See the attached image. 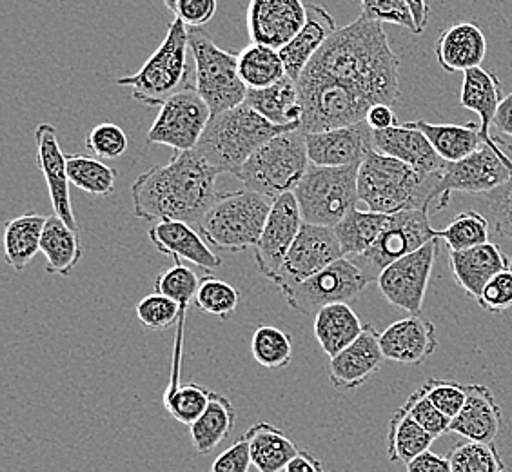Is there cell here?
Returning <instances> with one entry per match:
<instances>
[{
	"mask_svg": "<svg viewBox=\"0 0 512 472\" xmlns=\"http://www.w3.org/2000/svg\"><path fill=\"white\" fill-rule=\"evenodd\" d=\"M304 73L335 80L373 106H393L400 97V59L382 22L364 15L336 31Z\"/></svg>",
	"mask_w": 512,
	"mask_h": 472,
	"instance_id": "obj_1",
	"label": "cell"
},
{
	"mask_svg": "<svg viewBox=\"0 0 512 472\" xmlns=\"http://www.w3.org/2000/svg\"><path fill=\"white\" fill-rule=\"evenodd\" d=\"M218 171L197 151L175 153L168 164L153 166L131 184L135 217L146 222H186L198 226L220 197Z\"/></svg>",
	"mask_w": 512,
	"mask_h": 472,
	"instance_id": "obj_2",
	"label": "cell"
},
{
	"mask_svg": "<svg viewBox=\"0 0 512 472\" xmlns=\"http://www.w3.org/2000/svg\"><path fill=\"white\" fill-rule=\"evenodd\" d=\"M440 177L425 175L396 158L373 151L358 173V198L369 211L396 215L402 211H442L449 200L440 195Z\"/></svg>",
	"mask_w": 512,
	"mask_h": 472,
	"instance_id": "obj_3",
	"label": "cell"
},
{
	"mask_svg": "<svg viewBox=\"0 0 512 472\" xmlns=\"http://www.w3.org/2000/svg\"><path fill=\"white\" fill-rule=\"evenodd\" d=\"M293 129L298 126H275L255 109L242 104L213 115L195 151L220 175H237L258 149Z\"/></svg>",
	"mask_w": 512,
	"mask_h": 472,
	"instance_id": "obj_4",
	"label": "cell"
},
{
	"mask_svg": "<svg viewBox=\"0 0 512 472\" xmlns=\"http://www.w3.org/2000/svg\"><path fill=\"white\" fill-rule=\"evenodd\" d=\"M271 206L273 202L247 187L220 193L217 202L198 222V233L218 251L240 253L255 249Z\"/></svg>",
	"mask_w": 512,
	"mask_h": 472,
	"instance_id": "obj_5",
	"label": "cell"
},
{
	"mask_svg": "<svg viewBox=\"0 0 512 472\" xmlns=\"http://www.w3.org/2000/svg\"><path fill=\"white\" fill-rule=\"evenodd\" d=\"M309 168L306 133L298 128L269 140L238 169L235 177L247 189L275 202L276 198L293 193Z\"/></svg>",
	"mask_w": 512,
	"mask_h": 472,
	"instance_id": "obj_6",
	"label": "cell"
},
{
	"mask_svg": "<svg viewBox=\"0 0 512 472\" xmlns=\"http://www.w3.org/2000/svg\"><path fill=\"white\" fill-rule=\"evenodd\" d=\"M189 28L180 19L169 22L166 39L135 75L117 80L131 88L133 99L148 108H160L169 97L188 88Z\"/></svg>",
	"mask_w": 512,
	"mask_h": 472,
	"instance_id": "obj_7",
	"label": "cell"
},
{
	"mask_svg": "<svg viewBox=\"0 0 512 472\" xmlns=\"http://www.w3.org/2000/svg\"><path fill=\"white\" fill-rule=\"evenodd\" d=\"M360 166L362 164L344 168H309L306 177L300 180V184L293 191L306 224L336 227L355 209L360 202Z\"/></svg>",
	"mask_w": 512,
	"mask_h": 472,
	"instance_id": "obj_8",
	"label": "cell"
},
{
	"mask_svg": "<svg viewBox=\"0 0 512 472\" xmlns=\"http://www.w3.org/2000/svg\"><path fill=\"white\" fill-rule=\"evenodd\" d=\"M189 48L195 59V89L213 115L246 102L247 86L240 79L238 55L218 48L202 30H189Z\"/></svg>",
	"mask_w": 512,
	"mask_h": 472,
	"instance_id": "obj_9",
	"label": "cell"
},
{
	"mask_svg": "<svg viewBox=\"0 0 512 472\" xmlns=\"http://www.w3.org/2000/svg\"><path fill=\"white\" fill-rule=\"evenodd\" d=\"M298 84L304 133H320L364 122L373 104L335 80L302 75Z\"/></svg>",
	"mask_w": 512,
	"mask_h": 472,
	"instance_id": "obj_10",
	"label": "cell"
},
{
	"mask_svg": "<svg viewBox=\"0 0 512 472\" xmlns=\"http://www.w3.org/2000/svg\"><path fill=\"white\" fill-rule=\"evenodd\" d=\"M369 284V278L353 260L340 258L304 282L280 289V293L286 298L287 305L298 313L315 316L325 305L353 302Z\"/></svg>",
	"mask_w": 512,
	"mask_h": 472,
	"instance_id": "obj_11",
	"label": "cell"
},
{
	"mask_svg": "<svg viewBox=\"0 0 512 472\" xmlns=\"http://www.w3.org/2000/svg\"><path fill=\"white\" fill-rule=\"evenodd\" d=\"M213 117L211 109L198 95L195 86H188L169 97L149 128L148 146H168L175 153L193 151Z\"/></svg>",
	"mask_w": 512,
	"mask_h": 472,
	"instance_id": "obj_12",
	"label": "cell"
},
{
	"mask_svg": "<svg viewBox=\"0 0 512 472\" xmlns=\"http://www.w3.org/2000/svg\"><path fill=\"white\" fill-rule=\"evenodd\" d=\"M434 240V227L431 226V209L402 211L389 218L384 233L378 236L375 246L353 262L362 269L369 282H376L385 267L396 260L411 255L420 247Z\"/></svg>",
	"mask_w": 512,
	"mask_h": 472,
	"instance_id": "obj_13",
	"label": "cell"
},
{
	"mask_svg": "<svg viewBox=\"0 0 512 472\" xmlns=\"http://www.w3.org/2000/svg\"><path fill=\"white\" fill-rule=\"evenodd\" d=\"M440 240L434 238L411 255L404 256L385 267L376 284L385 300L405 313L418 316L424 307L425 293L433 273Z\"/></svg>",
	"mask_w": 512,
	"mask_h": 472,
	"instance_id": "obj_14",
	"label": "cell"
},
{
	"mask_svg": "<svg viewBox=\"0 0 512 472\" xmlns=\"http://www.w3.org/2000/svg\"><path fill=\"white\" fill-rule=\"evenodd\" d=\"M512 178V153L491 146L474 151L473 155L460 162L447 164L440 177V195L451 198L453 191L487 195L494 189L507 184Z\"/></svg>",
	"mask_w": 512,
	"mask_h": 472,
	"instance_id": "obj_15",
	"label": "cell"
},
{
	"mask_svg": "<svg viewBox=\"0 0 512 472\" xmlns=\"http://www.w3.org/2000/svg\"><path fill=\"white\" fill-rule=\"evenodd\" d=\"M340 258H344V253L335 227L315 226L304 222L273 284L280 291L291 284L304 282L306 278L320 273Z\"/></svg>",
	"mask_w": 512,
	"mask_h": 472,
	"instance_id": "obj_16",
	"label": "cell"
},
{
	"mask_svg": "<svg viewBox=\"0 0 512 472\" xmlns=\"http://www.w3.org/2000/svg\"><path fill=\"white\" fill-rule=\"evenodd\" d=\"M304 226V218L293 193L276 198L269 211L266 227L255 249V262L258 271L275 280L284 266L289 249Z\"/></svg>",
	"mask_w": 512,
	"mask_h": 472,
	"instance_id": "obj_17",
	"label": "cell"
},
{
	"mask_svg": "<svg viewBox=\"0 0 512 472\" xmlns=\"http://www.w3.org/2000/svg\"><path fill=\"white\" fill-rule=\"evenodd\" d=\"M306 144L311 166L344 168L362 164L375 151V131L364 120L347 128L306 133Z\"/></svg>",
	"mask_w": 512,
	"mask_h": 472,
	"instance_id": "obj_18",
	"label": "cell"
},
{
	"mask_svg": "<svg viewBox=\"0 0 512 472\" xmlns=\"http://www.w3.org/2000/svg\"><path fill=\"white\" fill-rule=\"evenodd\" d=\"M307 6L302 0H251L247 28L255 44L282 50L304 28Z\"/></svg>",
	"mask_w": 512,
	"mask_h": 472,
	"instance_id": "obj_19",
	"label": "cell"
},
{
	"mask_svg": "<svg viewBox=\"0 0 512 472\" xmlns=\"http://www.w3.org/2000/svg\"><path fill=\"white\" fill-rule=\"evenodd\" d=\"M35 144H37L39 168L48 184L55 217L64 220L71 229L79 231L77 218L71 206V197H69L71 182L68 175V157L62 153L55 126L40 124L39 128L35 129Z\"/></svg>",
	"mask_w": 512,
	"mask_h": 472,
	"instance_id": "obj_20",
	"label": "cell"
},
{
	"mask_svg": "<svg viewBox=\"0 0 512 472\" xmlns=\"http://www.w3.org/2000/svg\"><path fill=\"white\" fill-rule=\"evenodd\" d=\"M380 333L367 324L353 344L329 360V380L336 389L351 391L364 385L384 364Z\"/></svg>",
	"mask_w": 512,
	"mask_h": 472,
	"instance_id": "obj_21",
	"label": "cell"
},
{
	"mask_svg": "<svg viewBox=\"0 0 512 472\" xmlns=\"http://www.w3.org/2000/svg\"><path fill=\"white\" fill-rule=\"evenodd\" d=\"M149 240L160 255L171 256L177 262L186 260L193 266L213 273L222 266V258L209 247L204 236L186 222H158L149 227Z\"/></svg>",
	"mask_w": 512,
	"mask_h": 472,
	"instance_id": "obj_22",
	"label": "cell"
},
{
	"mask_svg": "<svg viewBox=\"0 0 512 472\" xmlns=\"http://www.w3.org/2000/svg\"><path fill=\"white\" fill-rule=\"evenodd\" d=\"M380 347L385 360L405 365L424 364L438 347L436 327L420 316H407L380 333Z\"/></svg>",
	"mask_w": 512,
	"mask_h": 472,
	"instance_id": "obj_23",
	"label": "cell"
},
{
	"mask_svg": "<svg viewBox=\"0 0 512 472\" xmlns=\"http://www.w3.org/2000/svg\"><path fill=\"white\" fill-rule=\"evenodd\" d=\"M375 151L396 158L425 175H438L447 168V162L436 153L429 138L407 124L375 131Z\"/></svg>",
	"mask_w": 512,
	"mask_h": 472,
	"instance_id": "obj_24",
	"label": "cell"
},
{
	"mask_svg": "<svg viewBox=\"0 0 512 472\" xmlns=\"http://www.w3.org/2000/svg\"><path fill=\"white\" fill-rule=\"evenodd\" d=\"M503 88L500 79L493 71L483 68L469 69L463 73L462 91H460V104L463 108L478 113L480 126H482L485 144L493 149H505L512 153V146L503 140L491 135L494 118L503 100Z\"/></svg>",
	"mask_w": 512,
	"mask_h": 472,
	"instance_id": "obj_25",
	"label": "cell"
},
{
	"mask_svg": "<svg viewBox=\"0 0 512 472\" xmlns=\"http://www.w3.org/2000/svg\"><path fill=\"white\" fill-rule=\"evenodd\" d=\"M465 393L462 411L451 420V433L473 442L494 443L502 429V407L487 385L465 384Z\"/></svg>",
	"mask_w": 512,
	"mask_h": 472,
	"instance_id": "obj_26",
	"label": "cell"
},
{
	"mask_svg": "<svg viewBox=\"0 0 512 472\" xmlns=\"http://www.w3.org/2000/svg\"><path fill=\"white\" fill-rule=\"evenodd\" d=\"M449 266L456 282L473 298H480L494 276L511 266L502 247L494 242L471 247L465 251H449Z\"/></svg>",
	"mask_w": 512,
	"mask_h": 472,
	"instance_id": "obj_27",
	"label": "cell"
},
{
	"mask_svg": "<svg viewBox=\"0 0 512 472\" xmlns=\"http://www.w3.org/2000/svg\"><path fill=\"white\" fill-rule=\"evenodd\" d=\"M335 19L329 11L318 4H307V20L304 28L296 33L295 39L280 50V57L284 60L287 77L300 80L316 53L322 50L325 42L335 35Z\"/></svg>",
	"mask_w": 512,
	"mask_h": 472,
	"instance_id": "obj_28",
	"label": "cell"
},
{
	"mask_svg": "<svg viewBox=\"0 0 512 472\" xmlns=\"http://www.w3.org/2000/svg\"><path fill=\"white\" fill-rule=\"evenodd\" d=\"M434 55L440 68L447 73H465L469 69L482 68L487 55V40L473 22H458L440 33Z\"/></svg>",
	"mask_w": 512,
	"mask_h": 472,
	"instance_id": "obj_29",
	"label": "cell"
},
{
	"mask_svg": "<svg viewBox=\"0 0 512 472\" xmlns=\"http://www.w3.org/2000/svg\"><path fill=\"white\" fill-rule=\"evenodd\" d=\"M405 124L409 128L422 131L433 144L436 153L444 158L447 164L460 162L485 146L482 126L474 122L458 126V124H431L427 120H414Z\"/></svg>",
	"mask_w": 512,
	"mask_h": 472,
	"instance_id": "obj_30",
	"label": "cell"
},
{
	"mask_svg": "<svg viewBox=\"0 0 512 472\" xmlns=\"http://www.w3.org/2000/svg\"><path fill=\"white\" fill-rule=\"evenodd\" d=\"M275 126H298L302 122V102L296 80L291 77L264 89H247L246 102Z\"/></svg>",
	"mask_w": 512,
	"mask_h": 472,
	"instance_id": "obj_31",
	"label": "cell"
},
{
	"mask_svg": "<svg viewBox=\"0 0 512 472\" xmlns=\"http://www.w3.org/2000/svg\"><path fill=\"white\" fill-rule=\"evenodd\" d=\"M244 436L256 472H284L300 453L296 443L271 423H255Z\"/></svg>",
	"mask_w": 512,
	"mask_h": 472,
	"instance_id": "obj_32",
	"label": "cell"
},
{
	"mask_svg": "<svg viewBox=\"0 0 512 472\" xmlns=\"http://www.w3.org/2000/svg\"><path fill=\"white\" fill-rule=\"evenodd\" d=\"M365 325L349 304L325 305L315 315V336L329 358L355 342Z\"/></svg>",
	"mask_w": 512,
	"mask_h": 472,
	"instance_id": "obj_33",
	"label": "cell"
},
{
	"mask_svg": "<svg viewBox=\"0 0 512 472\" xmlns=\"http://www.w3.org/2000/svg\"><path fill=\"white\" fill-rule=\"evenodd\" d=\"M46 222L48 217H42L39 213H26L6 222L4 251L11 269L22 273L30 266L31 260L39 255Z\"/></svg>",
	"mask_w": 512,
	"mask_h": 472,
	"instance_id": "obj_34",
	"label": "cell"
},
{
	"mask_svg": "<svg viewBox=\"0 0 512 472\" xmlns=\"http://www.w3.org/2000/svg\"><path fill=\"white\" fill-rule=\"evenodd\" d=\"M40 251L46 256L48 266L46 271L50 275L69 276L75 267L79 266L84 249L80 244L79 231L60 220L59 217H50L44 227Z\"/></svg>",
	"mask_w": 512,
	"mask_h": 472,
	"instance_id": "obj_35",
	"label": "cell"
},
{
	"mask_svg": "<svg viewBox=\"0 0 512 472\" xmlns=\"http://www.w3.org/2000/svg\"><path fill=\"white\" fill-rule=\"evenodd\" d=\"M235 420H237V414L231 400L224 394L213 391L206 411L189 427L195 451L202 456L213 453L231 434L235 427Z\"/></svg>",
	"mask_w": 512,
	"mask_h": 472,
	"instance_id": "obj_36",
	"label": "cell"
},
{
	"mask_svg": "<svg viewBox=\"0 0 512 472\" xmlns=\"http://www.w3.org/2000/svg\"><path fill=\"white\" fill-rule=\"evenodd\" d=\"M391 215L376 213V211H362L355 207L347 217L335 227L336 235L342 246L344 258L355 260L358 256L364 255L375 246L378 236L384 233L385 227L389 224Z\"/></svg>",
	"mask_w": 512,
	"mask_h": 472,
	"instance_id": "obj_37",
	"label": "cell"
},
{
	"mask_svg": "<svg viewBox=\"0 0 512 472\" xmlns=\"http://www.w3.org/2000/svg\"><path fill=\"white\" fill-rule=\"evenodd\" d=\"M198 287H200V278L193 269L184 266L182 262H177L175 266L168 269L166 273L157 276L155 280V293L166 295L173 302H177L180 307V320H178V338L177 353H175V371L171 382L178 384L180 374H178V364H180V354H182V331H184V322H186V313L191 302L197 298Z\"/></svg>",
	"mask_w": 512,
	"mask_h": 472,
	"instance_id": "obj_38",
	"label": "cell"
},
{
	"mask_svg": "<svg viewBox=\"0 0 512 472\" xmlns=\"http://www.w3.org/2000/svg\"><path fill=\"white\" fill-rule=\"evenodd\" d=\"M433 434L427 433L420 423L411 418L404 407L396 409L389 422L387 433V456L393 463H411L416 456L429 451L433 445Z\"/></svg>",
	"mask_w": 512,
	"mask_h": 472,
	"instance_id": "obj_39",
	"label": "cell"
},
{
	"mask_svg": "<svg viewBox=\"0 0 512 472\" xmlns=\"http://www.w3.org/2000/svg\"><path fill=\"white\" fill-rule=\"evenodd\" d=\"M238 71L247 89L269 88L287 77L280 51L255 42L240 51Z\"/></svg>",
	"mask_w": 512,
	"mask_h": 472,
	"instance_id": "obj_40",
	"label": "cell"
},
{
	"mask_svg": "<svg viewBox=\"0 0 512 472\" xmlns=\"http://www.w3.org/2000/svg\"><path fill=\"white\" fill-rule=\"evenodd\" d=\"M69 182L93 197H109L115 193L119 171L97 158L68 157Z\"/></svg>",
	"mask_w": 512,
	"mask_h": 472,
	"instance_id": "obj_41",
	"label": "cell"
},
{
	"mask_svg": "<svg viewBox=\"0 0 512 472\" xmlns=\"http://www.w3.org/2000/svg\"><path fill=\"white\" fill-rule=\"evenodd\" d=\"M251 353L256 364L269 371H280L293 360V340L275 325H258L251 338Z\"/></svg>",
	"mask_w": 512,
	"mask_h": 472,
	"instance_id": "obj_42",
	"label": "cell"
},
{
	"mask_svg": "<svg viewBox=\"0 0 512 472\" xmlns=\"http://www.w3.org/2000/svg\"><path fill=\"white\" fill-rule=\"evenodd\" d=\"M491 236V222L489 218L483 217L478 211H463L458 217H454L449 226L436 231L434 238L444 240L449 251H465L471 247L482 246L489 242Z\"/></svg>",
	"mask_w": 512,
	"mask_h": 472,
	"instance_id": "obj_43",
	"label": "cell"
},
{
	"mask_svg": "<svg viewBox=\"0 0 512 472\" xmlns=\"http://www.w3.org/2000/svg\"><path fill=\"white\" fill-rule=\"evenodd\" d=\"M453 472H507L494 443L458 442L447 453Z\"/></svg>",
	"mask_w": 512,
	"mask_h": 472,
	"instance_id": "obj_44",
	"label": "cell"
},
{
	"mask_svg": "<svg viewBox=\"0 0 512 472\" xmlns=\"http://www.w3.org/2000/svg\"><path fill=\"white\" fill-rule=\"evenodd\" d=\"M211 393L213 391H209L202 385L180 384L175 389L166 391L164 407L178 423L191 427L206 411Z\"/></svg>",
	"mask_w": 512,
	"mask_h": 472,
	"instance_id": "obj_45",
	"label": "cell"
},
{
	"mask_svg": "<svg viewBox=\"0 0 512 472\" xmlns=\"http://www.w3.org/2000/svg\"><path fill=\"white\" fill-rule=\"evenodd\" d=\"M238 304H240V293L237 287L211 275L204 276L200 280L195 305L202 313L229 320L235 315Z\"/></svg>",
	"mask_w": 512,
	"mask_h": 472,
	"instance_id": "obj_46",
	"label": "cell"
},
{
	"mask_svg": "<svg viewBox=\"0 0 512 472\" xmlns=\"http://www.w3.org/2000/svg\"><path fill=\"white\" fill-rule=\"evenodd\" d=\"M402 407L411 414V418L424 427L427 433L433 434L434 438L451 433V420L429 400V396L425 394L422 387L416 389Z\"/></svg>",
	"mask_w": 512,
	"mask_h": 472,
	"instance_id": "obj_47",
	"label": "cell"
},
{
	"mask_svg": "<svg viewBox=\"0 0 512 472\" xmlns=\"http://www.w3.org/2000/svg\"><path fill=\"white\" fill-rule=\"evenodd\" d=\"M138 322L151 331H162L180 320V307L177 302L160 293L142 298L137 305Z\"/></svg>",
	"mask_w": 512,
	"mask_h": 472,
	"instance_id": "obj_48",
	"label": "cell"
},
{
	"mask_svg": "<svg viewBox=\"0 0 512 472\" xmlns=\"http://www.w3.org/2000/svg\"><path fill=\"white\" fill-rule=\"evenodd\" d=\"M362 2V15L376 22H389L402 26L414 35H420L418 26L414 22L413 11L405 0H360Z\"/></svg>",
	"mask_w": 512,
	"mask_h": 472,
	"instance_id": "obj_49",
	"label": "cell"
},
{
	"mask_svg": "<svg viewBox=\"0 0 512 472\" xmlns=\"http://www.w3.org/2000/svg\"><path fill=\"white\" fill-rule=\"evenodd\" d=\"M128 135L117 124L104 122L91 129L86 137V148L99 158H119L128 151Z\"/></svg>",
	"mask_w": 512,
	"mask_h": 472,
	"instance_id": "obj_50",
	"label": "cell"
},
{
	"mask_svg": "<svg viewBox=\"0 0 512 472\" xmlns=\"http://www.w3.org/2000/svg\"><path fill=\"white\" fill-rule=\"evenodd\" d=\"M485 202L494 233L512 246V178L507 184L487 193Z\"/></svg>",
	"mask_w": 512,
	"mask_h": 472,
	"instance_id": "obj_51",
	"label": "cell"
},
{
	"mask_svg": "<svg viewBox=\"0 0 512 472\" xmlns=\"http://www.w3.org/2000/svg\"><path fill=\"white\" fill-rule=\"evenodd\" d=\"M425 394L429 396V400L433 402L442 413L453 420L456 418L460 411H462L463 404H465V384H458L454 380H436V378H429L424 385H422Z\"/></svg>",
	"mask_w": 512,
	"mask_h": 472,
	"instance_id": "obj_52",
	"label": "cell"
},
{
	"mask_svg": "<svg viewBox=\"0 0 512 472\" xmlns=\"http://www.w3.org/2000/svg\"><path fill=\"white\" fill-rule=\"evenodd\" d=\"M489 313H503L512 307V271L505 269L494 276L476 300Z\"/></svg>",
	"mask_w": 512,
	"mask_h": 472,
	"instance_id": "obj_53",
	"label": "cell"
},
{
	"mask_svg": "<svg viewBox=\"0 0 512 472\" xmlns=\"http://www.w3.org/2000/svg\"><path fill=\"white\" fill-rule=\"evenodd\" d=\"M217 10V0H178L175 15L189 30H200L217 15Z\"/></svg>",
	"mask_w": 512,
	"mask_h": 472,
	"instance_id": "obj_54",
	"label": "cell"
},
{
	"mask_svg": "<svg viewBox=\"0 0 512 472\" xmlns=\"http://www.w3.org/2000/svg\"><path fill=\"white\" fill-rule=\"evenodd\" d=\"M251 465L253 462L249 454V443L246 436H240L224 453L218 454L209 472H249Z\"/></svg>",
	"mask_w": 512,
	"mask_h": 472,
	"instance_id": "obj_55",
	"label": "cell"
},
{
	"mask_svg": "<svg viewBox=\"0 0 512 472\" xmlns=\"http://www.w3.org/2000/svg\"><path fill=\"white\" fill-rule=\"evenodd\" d=\"M407 472H453V467L447 456L425 451L416 456L413 462L407 463Z\"/></svg>",
	"mask_w": 512,
	"mask_h": 472,
	"instance_id": "obj_56",
	"label": "cell"
},
{
	"mask_svg": "<svg viewBox=\"0 0 512 472\" xmlns=\"http://www.w3.org/2000/svg\"><path fill=\"white\" fill-rule=\"evenodd\" d=\"M365 122L373 128V131H384V129L398 126V120H396L393 108L387 106V104H376V106L369 109Z\"/></svg>",
	"mask_w": 512,
	"mask_h": 472,
	"instance_id": "obj_57",
	"label": "cell"
},
{
	"mask_svg": "<svg viewBox=\"0 0 512 472\" xmlns=\"http://www.w3.org/2000/svg\"><path fill=\"white\" fill-rule=\"evenodd\" d=\"M284 472H325V469L324 463L320 462L315 454L300 451Z\"/></svg>",
	"mask_w": 512,
	"mask_h": 472,
	"instance_id": "obj_58",
	"label": "cell"
},
{
	"mask_svg": "<svg viewBox=\"0 0 512 472\" xmlns=\"http://www.w3.org/2000/svg\"><path fill=\"white\" fill-rule=\"evenodd\" d=\"M494 128L505 137L512 138V93L502 100L494 118Z\"/></svg>",
	"mask_w": 512,
	"mask_h": 472,
	"instance_id": "obj_59",
	"label": "cell"
},
{
	"mask_svg": "<svg viewBox=\"0 0 512 472\" xmlns=\"http://www.w3.org/2000/svg\"><path fill=\"white\" fill-rule=\"evenodd\" d=\"M409 4V8L413 11L414 22L418 26V31H422L427 28V22H429V6L425 0H405Z\"/></svg>",
	"mask_w": 512,
	"mask_h": 472,
	"instance_id": "obj_60",
	"label": "cell"
},
{
	"mask_svg": "<svg viewBox=\"0 0 512 472\" xmlns=\"http://www.w3.org/2000/svg\"><path fill=\"white\" fill-rule=\"evenodd\" d=\"M164 4H166V8H168L169 11H177L178 6V0H164Z\"/></svg>",
	"mask_w": 512,
	"mask_h": 472,
	"instance_id": "obj_61",
	"label": "cell"
},
{
	"mask_svg": "<svg viewBox=\"0 0 512 472\" xmlns=\"http://www.w3.org/2000/svg\"><path fill=\"white\" fill-rule=\"evenodd\" d=\"M509 269L512 271V258H511V266H509Z\"/></svg>",
	"mask_w": 512,
	"mask_h": 472,
	"instance_id": "obj_62",
	"label": "cell"
}]
</instances>
